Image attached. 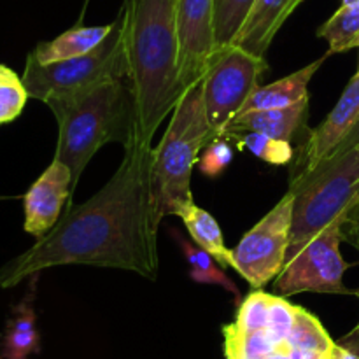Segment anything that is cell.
Segmentation results:
<instances>
[{
  "label": "cell",
  "instance_id": "4dcf8cb0",
  "mask_svg": "<svg viewBox=\"0 0 359 359\" xmlns=\"http://www.w3.org/2000/svg\"><path fill=\"white\" fill-rule=\"evenodd\" d=\"M358 48H359V39H358ZM356 74H359V67H358V72Z\"/></svg>",
  "mask_w": 359,
  "mask_h": 359
},
{
  "label": "cell",
  "instance_id": "7402d4cb",
  "mask_svg": "<svg viewBox=\"0 0 359 359\" xmlns=\"http://www.w3.org/2000/svg\"><path fill=\"white\" fill-rule=\"evenodd\" d=\"M255 0H216L214 14V53L233 41Z\"/></svg>",
  "mask_w": 359,
  "mask_h": 359
},
{
  "label": "cell",
  "instance_id": "8fae6325",
  "mask_svg": "<svg viewBox=\"0 0 359 359\" xmlns=\"http://www.w3.org/2000/svg\"><path fill=\"white\" fill-rule=\"evenodd\" d=\"M359 121V74L349 81L339 102L325 121L311 130L305 142L294 151L291 179L307 174L328 158ZM290 179V181H291Z\"/></svg>",
  "mask_w": 359,
  "mask_h": 359
},
{
  "label": "cell",
  "instance_id": "d6986e66",
  "mask_svg": "<svg viewBox=\"0 0 359 359\" xmlns=\"http://www.w3.org/2000/svg\"><path fill=\"white\" fill-rule=\"evenodd\" d=\"M170 233L179 244V248L182 249V252H184V258L189 265V277H191V280H195L198 284L219 286L230 294H233L235 300H241V291H238L237 284L226 276L224 269L219 266V263L214 259V256H210L209 252L198 248L193 241H188L186 237H182L174 228H170Z\"/></svg>",
  "mask_w": 359,
  "mask_h": 359
},
{
  "label": "cell",
  "instance_id": "d6a6232c",
  "mask_svg": "<svg viewBox=\"0 0 359 359\" xmlns=\"http://www.w3.org/2000/svg\"><path fill=\"white\" fill-rule=\"evenodd\" d=\"M356 297H358V298H359V290H358V294H356Z\"/></svg>",
  "mask_w": 359,
  "mask_h": 359
},
{
  "label": "cell",
  "instance_id": "f1b7e54d",
  "mask_svg": "<svg viewBox=\"0 0 359 359\" xmlns=\"http://www.w3.org/2000/svg\"><path fill=\"white\" fill-rule=\"evenodd\" d=\"M342 2V6H351V4H358L359 0H340Z\"/></svg>",
  "mask_w": 359,
  "mask_h": 359
},
{
  "label": "cell",
  "instance_id": "1f68e13d",
  "mask_svg": "<svg viewBox=\"0 0 359 359\" xmlns=\"http://www.w3.org/2000/svg\"><path fill=\"white\" fill-rule=\"evenodd\" d=\"M330 359H337V358H335V354H333V353H332V358H330Z\"/></svg>",
  "mask_w": 359,
  "mask_h": 359
},
{
  "label": "cell",
  "instance_id": "cb8c5ba5",
  "mask_svg": "<svg viewBox=\"0 0 359 359\" xmlns=\"http://www.w3.org/2000/svg\"><path fill=\"white\" fill-rule=\"evenodd\" d=\"M233 160V146L230 140L217 137L212 139L202 151V156L198 160V168L203 175L210 179H216L230 167Z\"/></svg>",
  "mask_w": 359,
  "mask_h": 359
},
{
  "label": "cell",
  "instance_id": "44dd1931",
  "mask_svg": "<svg viewBox=\"0 0 359 359\" xmlns=\"http://www.w3.org/2000/svg\"><path fill=\"white\" fill-rule=\"evenodd\" d=\"M231 144L237 146V149H245L255 154L259 160L273 165V167H283L290 165L294 158V149L291 147L290 140L276 139V137L265 135L258 132L235 133V135L224 137Z\"/></svg>",
  "mask_w": 359,
  "mask_h": 359
},
{
  "label": "cell",
  "instance_id": "603a6c76",
  "mask_svg": "<svg viewBox=\"0 0 359 359\" xmlns=\"http://www.w3.org/2000/svg\"><path fill=\"white\" fill-rule=\"evenodd\" d=\"M28 98L27 88L16 74L0 81V125L14 121L23 112Z\"/></svg>",
  "mask_w": 359,
  "mask_h": 359
},
{
  "label": "cell",
  "instance_id": "d4e9b609",
  "mask_svg": "<svg viewBox=\"0 0 359 359\" xmlns=\"http://www.w3.org/2000/svg\"><path fill=\"white\" fill-rule=\"evenodd\" d=\"M342 238L359 252V205L354 207L342 224Z\"/></svg>",
  "mask_w": 359,
  "mask_h": 359
},
{
  "label": "cell",
  "instance_id": "52a82bcc",
  "mask_svg": "<svg viewBox=\"0 0 359 359\" xmlns=\"http://www.w3.org/2000/svg\"><path fill=\"white\" fill-rule=\"evenodd\" d=\"M269 69L265 56H256L237 44H226L214 53L203 76V102L212 139L221 137L231 119L242 111L262 84Z\"/></svg>",
  "mask_w": 359,
  "mask_h": 359
},
{
  "label": "cell",
  "instance_id": "5bb4252c",
  "mask_svg": "<svg viewBox=\"0 0 359 359\" xmlns=\"http://www.w3.org/2000/svg\"><path fill=\"white\" fill-rule=\"evenodd\" d=\"M309 114V100L300 102L286 109H266V111H248L235 116L230 125L224 128L221 137L235 133L258 132L276 139L291 140L294 133L304 126Z\"/></svg>",
  "mask_w": 359,
  "mask_h": 359
},
{
  "label": "cell",
  "instance_id": "7a4b0ae2",
  "mask_svg": "<svg viewBox=\"0 0 359 359\" xmlns=\"http://www.w3.org/2000/svg\"><path fill=\"white\" fill-rule=\"evenodd\" d=\"M119 20L137 128L153 142L186 93L179 70L177 0H125Z\"/></svg>",
  "mask_w": 359,
  "mask_h": 359
},
{
  "label": "cell",
  "instance_id": "f546056e",
  "mask_svg": "<svg viewBox=\"0 0 359 359\" xmlns=\"http://www.w3.org/2000/svg\"><path fill=\"white\" fill-rule=\"evenodd\" d=\"M294 2H297V6H300V4L304 2V0H294Z\"/></svg>",
  "mask_w": 359,
  "mask_h": 359
},
{
  "label": "cell",
  "instance_id": "ba28073f",
  "mask_svg": "<svg viewBox=\"0 0 359 359\" xmlns=\"http://www.w3.org/2000/svg\"><path fill=\"white\" fill-rule=\"evenodd\" d=\"M342 241V221H335L302 245L273 279L276 294L284 298L300 293L356 297L358 290L344 284V273L351 265L340 255Z\"/></svg>",
  "mask_w": 359,
  "mask_h": 359
},
{
  "label": "cell",
  "instance_id": "9c48e42d",
  "mask_svg": "<svg viewBox=\"0 0 359 359\" xmlns=\"http://www.w3.org/2000/svg\"><path fill=\"white\" fill-rule=\"evenodd\" d=\"M293 223V195L290 191L262 217L231 249V269L252 287L263 290L276 279L287 258Z\"/></svg>",
  "mask_w": 359,
  "mask_h": 359
},
{
  "label": "cell",
  "instance_id": "e0dca14e",
  "mask_svg": "<svg viewBox=\"0 0 359 359\" xmlns=\"http://www.w3.org/2000/svg\"><path fill=\"white\" fill-rule=\"evenodd\" d=\"M174 216L181 217L186 230H188L189 238L198 248H202L203 251L214 256V259L223 269H228V266L233 265L231 249H228L226 244H224L223 230H221L219 223H217L212 214L196 205L195 200H188V202L175 207Z\"/></svg>",
  "mask_w": 359,
  "mask_h": 359
},
{
  "label": "cell",
  "instance_id": "9a60e30c",
  "mask_svg": "<svg viewBox=\"0 0 359 359\" xmlns=\"http://www.w3.org/2000/svg\"><path fill=\"white\" fill-rule=\"evenodd\" d=\"M330 53H326L325 56H321L316 62L309 63L307 67H302L297 72L290 74V76L283 77V79L276 81L272 84H266V86H259L255 93L251 95V98L248 100V104L242 107V112L248 111H266V109H286L291 105H297L300 102L309 100V84H311L312 77L316 76L319 69L323 67V63L328 60ZM237 114V116H238Z\"/></svg>",
  "mask_w": 359,
  "mask_h": 359
},
{
  "label": "cell",
  "instance_id": "4fadbf2b",
  "mask_svg": "<svg viewBox=\"0 0 359 359\" xmlns=\"http://www.w3.org/2000/svg\"><path fill=\"white\" fill-rule=\"evenodd\" d=\"M294 0H255L230 44L256 56H265L280 27L297 11Z\"/></svg>",
  "mask_w": 359,
  "mask_h": 359
},
{
  "label": "cell",
  "instance_id": "ffe728a7",
  "mask_svg": "<svg viewBox=\"0 0 359 359\" xmlns=\"http://www.w3.org/2000/svg\"><path fill=\"white\" fill-rule=\"evenodd\" d=\"M319 37L328 42V53H346L358 48L359 39V2L340 6L328 21L319 27Z\"/></svg>",
  "mask_w": 359,
  "mask_h": 359
},
{
  "label": "cell",
  "instance_id": "7c38bea8",
  "mask_svg": "<svg viewBox=\"0 0 359 359\" xmlns=\"http://www.w3.org/2000/svg\"><path fill=\"white\" fill-rule=\"evenodd\" d=\"M67 200L72 207V172L62 160L53 158L51 165L25 193V231L35 238L44 237L60 221Z\"/></svg>",
  "mask_w": 359,
  "mask_h": 359
},
{
  "label": "cell",
  "instance_id": "ac0fdd59",
  "mask_svg": "<svg viewBox=\"0 0 359 359\" xmlns=\"http://www.w3.org/2000/svg\"><path fill=\"white\" fill-rule=\"evenodd\" d=\"M112 28H114V21L111 25H102V27H74L53 41L39 42L32 55L39 63H44V65L88 55L107 39Z\"/></svg>",
  "mask_w": 359,
  "mask_h": 359
},
{
  "label": "cell",
  "instance_id": "6da1fadb",
  "mask_svg": "<svg viewBox=\"0 0 359 359\" xmlns=\"http://www.w3.org/2000/svg\"><path fill=\"white\" fill-rule=\"evenodd\" d=\"M153 142L135 128L104 188L81 205L69 207L44 237L7 262L0 269V286L13 287L65 265L126 270L156 280L158 228L163 219L153 191Z\"/></svg>",
  "mask_w": 359,
  "mask_h": 359
},
{
  "label": "cell",
  "instance_id": "3957f363",
  "mask_svg": "<svg viewBox=\"0 0 359 359\" xmlns=\"http://www.w3.org/2000/svg\"><path fill=\"white\" fill-rule=\"evenodd\" d=\"M58 121L55 158L72 172V198L84 168L109 142L125 146L137 128L135 100L126 81H109L95 90L69 98L49 100Z\"/></svg>",
  "mask_w": 359,
  "mask_h": 359
},
{
  "label": "cell",
  "instance_id": "836d02e7",
  "mask_svg": "<svg viewBox=\"0 0 359 359\" xmlns=\"http://www.w3.org/2000/svg\"><path fill=\"white\" fill-rule=\"evenodd\" d=\"M0 359H2V358H0Z\"/></svg>",
  "mask_w": 359,
  "mask_h": 359
},
{
  "label": "cell",
  "instance_id": "30bf717a",
  "mask_svg": "<svg viewBox=\"0 0 359 359\" xmlns=\"http://www.w3.org/2000/svg\"><path fill=\"white\" fill-rule=\"evenodd\" d=\"M216 0H177L179 70L186 91L198 84L214 56Z\"/></svg>",
  "mask_w": 359,
  "mask_h": 359
},
{
  "label": "cell",
  "instance_id": "83f0119b",
  "mask_svg": "<svg viewBox=\"0 0 359 359\" xmlns=\"http://www.w3.org/2000/svg\"><path fill=\"white\" fill-rule=\"evenodd\" d=\"M11 74H14L13 70L9 69V67H6V65H0V81L2 79H6V77H9Z\"/></svg>",
  "mask_w": 359,
  "mask_h": 359
},
{
  "label": "cell",
  "instance_id": "8992f818",
  "mask_svg": "<svg viewBox=\"0 0 359 359\" xmlns=\"http://www.w3.org/2000/svg\"><path fill=\"white\" fill-rule=\"evenodd\" d=\"M21 81L27 88L28 97L44 104L49 100L81 97L109 81H126L119 16L114 20V28L107 39L88 55L44 65L28 53Z\"/></svg>",
  "mask_w": 359,
  "mask_h": 359
},
{
  "label": "cell",
  "instance_id": "277c9868",
  "mask_svg": "<svg viewBox=\"0 0 359 359\" xmlns=\"http://www.w3.org/2000/svg\"><path fill=\"white\" fill-rule=\"evenodd\" d=\"M293 223L287 258L335 221H346L359 205V142L335 151L311 172L290 181ZM286 258V259H287Z\"/></svg>",
  "mask_w": 359,
  "mask_h": 359
},
{
  "label": "cell",
  "instance_id": "4316f807",
  "mask_svg": "<svg viewBox=\"0 0 359 359\" xmlns=\"http://www.w3.org/2000/svg\"><path fill=\"white\" fill-rule=\"evenodd\" d=\"M356 142H359V121L356 123V125H354V128L351 130L349 135H347L346 139H344L342 142H340V146L337 147L335 151L349 149V147H351V146H354V144H356ZM335 151H333V153H335Z\"/></svg>",
  "mask_w": 359,
  "mask_h": 359
},
{
  "label": "cell",
  "instance_id": "2e32d148",
  "mask_svg": "<svg viewBox=\"0 0 359 359\" xmlns=\"http://www.w3.org/2000/svg\"><path fill=\"white\" fill-rule=\"evenodd\" d=\"M30 293L13 309V314L7 319L6 332L2 337V359H28L32 354L41 351V335L37 332V316L34 309L35 283L37 276L32 277Z\"/></svg>",
  "mask_w": 359,
  "mask_h": 359
},
{
  "label": "cell",
  "instance_id": "484cf974",
  "mask_svg": "<svg viewBox=\"0 0 359 359\" xmlns=\"http://www.w3.org/2000/svg\"><path fill=\"white\" fill-rule=\"evenodd\" d=\"M339 344L340 346L347 347V349H351L353 353H356L359 356V323H358L356 328L349 333V335H346L342 340H339Z\"/></svg>",
  "mask_w": 359,
  "mask_h": 359
},
{
  "label": "cell",
  "instance_id": "5b68a950",
  "mask_svg": "<svg viewBox=\"0 0 359 359\" xmlns=\"http://www.w3.org/2000/svg\"><path fill=\"white\" fill-rule=\"evenodd\" d=\"M212 140L203 102V84L189 88L175 105L167 132L153 149V191L160 217L193 200L191 174L198 154Z\"/></svg>",
  "mask_w": 359,
  "mask_h": 359
}]
</instances>
